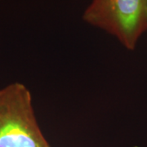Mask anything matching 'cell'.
Segmentation results:
<instances>
[{"instance_id":"1","label":"cell","mask_w":147,"mask_h":147,"mask_svg":"<svg viewBox=\"0 0 147 147\" xmlns=\"http://www.w3.org/2000/svg\"><path fill=\"white\" fill-rule=\"evenodd\" d=\"M0 147H50L37 122L31 93L21 83L0 88Z\"/></svg>"},{"instance_id":"2","label":"cell","mask_w":147,"mask_h":147,"mask_svg":"<svg viewBox=\"0 0 147 147\" xmlns=\"http://www.w3.org/2000/svg\"><path fill=\"white\" fill-rule=\"evenodd\" d=\"M83 20L132 50L147 30V0H92Z\"/></svg>"}]
</instances>
